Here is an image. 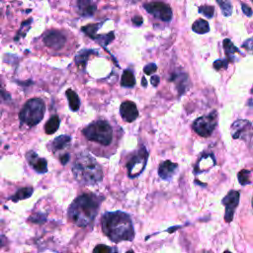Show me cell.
I'll return each mask as SVG.
<instances>
[{
  "label": "cell",
  "instance_id": "cell-1",
  "mask_svg": "<svg viewBox=\"0 0 253 253\" xmlns=\"http://www.w3.org/2000/svg\"><path fill=\"white\" fill-rule=\"evenodd\" d=\"M102 230L114 242L132 241L134 229L129 215L124 211H108L101 219Z\"/></svg>",
  "mask_w": 253,
  "mask_h": 253
},
{
  "label": "cell",
  "instance_id": "cell-2",
  "mask_svg": "<svg viewBox=\"0 0 253 253\" xmlns=\"http://www.w3.org/2000/svg\"><path fill=\"white\" fill-rule=\"evenodd\" d=\"M103 197L93 193L78 196L68 208V217L77 226H86L96 217Z\"/></svg>",
  "mask_w": 253,
  "mask_h": 253
},
{
  "label": "cell",
  "instance_id": "cell-3",
  "mask_svg": "<svg viewBox=\"0 0 253 253\" xmlns=\"http://www.w3.org/2000/svg\"><path fill=\"white\" fill-rule=\"evenodd\" d=\"M75 179L83 185H95L103 179L101 165L88 153H80L72 165Z\"/></svg>",
  "mask_w": 253,
  "mask_h": 253
},
{
  "label": "cell",
  "instance_id": "cell-4",
  "mask_svg": "<svg viewBox=\"0 0 253 253\" xmlns=\"http://www.w3.org/2000/svg\"><path fill=\"white\" fill-rule=\"evenodd\" d=\"M85 138L102 146H109L113 142L114 129L106 121H96L82 129Z\"/></svg>",
  "mask_w": 253,
  "mask_h": 253
},
{
  "label": "cell",
  "instance_id": "cell-5",
  "mask_svg": "<svg viewBox=\"0 0 253 253\" xmlns=\"http://www.w3.org/2000/svg\"><path fill=\"white\" fill-rule=\"evenodd\" d=\"M44 112L45 106L43 101L40 98H34L24 105L19 114V118L21 123L33 126L42 120Z\"/></svg>",
  "mask_w": 253,
  "mask_h": 253
},
{
  "label": "cell",
  "instance_id": "cell-6",
  "mask_svg": "<svg viewBox=\"0 0 253 253\" xmlns=\"http://www.w3.org/2000/svg\"><path fill=\"white\" fill-rule=\"evenodd\" d=\"M216 124H217V114L215 111H213L209 115L202 116L197 120H195L192 127L200 136L208 137L212 133L213 129L216 126Z\"/></svg>",
  "mask_w": 253,
  "mask_h": 253
},
{
  "label": "cell",
  "instance_id": "cell-7",
  "mask_svg": "<svg viewBox=\"0 0 253 253\" xmlns=\"http://www.w3.org/2000/svg\"><path fill=\"white\" fill-rule=\"evenodd\" d=\"M148 159V151L144 146H141L135 154L126 163L127 174L129 177L138 176L145 168Z\"/></svg>",
  "mask_w": 253,
  "mask_h": 253
},
{
  "label": "cell",
  "instance_id": "cell-8",
  "mask_svg": "<svg viewBox=\"0 0 253 253\" xmlns=\"http://www.w3.org/2000/svg\"><path fill=\"white\" fill-rule=\"evenodd\" d=\"M231 135L234 139L250 142L253 139V125L247 120H237L231 126Z\"/></svg>",
  "mask_w": 253,
  "mask_h": 253
},
{
  "label": "cell",
  "instance_id": "cell-9",
  "mask_svg": "<svg viewBox=\"0 0 253 253\" xmlns=\"http://www.w3.org/2000/svg\"><path fill=\"white\" fill-rule=\"evenodd\" d=\"M143 7L148 13L164 22H168L172 19V10L170 6L163 2H150L144 4Z\"/></svg>",
  "mask_w": 253,
  "mask_h": 253
},
{
  "label": "cell",
  "instance_id": "cell-10",
  "mask_svg": "<svg viewBox=\"0 0 253 253\" xmlns=\"http://www.w3.org/2000/svg\"><path fill=\"white\" fill-rule=\"evenodd\" d=\"M239 192L238 191H229L228 194L222 199L221 203L225 207L224 220L226 222H230L233 219V215L235 212V209L239 203Z\"/></svg>",
  "mask_w": 253,
  "mask_h": 253
},
{
  "label": "cell",
  "instance_id": "cell-11",
  "mask_svg": "<svg viewBox=\"0 0 253 253\" xmlns=\"http://www.w3.org/2000/svg\"><path fill=\"white\" fill-rule=\"evenodd\" d=\"M66 42V38L63 35V33L59 31H50L48 32L44 38H43V42L47 47L54 48V49H59L61 48Z\"/></svg>",
  "mask_w": 253,
  "mask_h": 253
},
{
  "label": "cell",
  "instance_id": "cell-12",
  "mask_svg": "<svg viewBox=\"0 0 253 253\" xmlns=\"http://www.w3.org/2000/svg\"><path fill=\"white\" fill-rule=\"evenodd\" d=\"M120 114L124 121L127 123L133 122L138 117V111L136 105L131 101H126L122 103L120 107Z\"/></svg>",
  "mask_w": 253,
  "mask_h": 253
},
{
  "label": "cell",
  "instance_id": "cell-13",
  "mask_svg": "<svg viewBox=\"0 0 253 253\" xmlns=\"http://www.w3.org/2000/svg\"><path fill=\"white\" fill-rule=\"evenodd\" d=\"M26 158L29 164L34 168V170L38 173H45L47 171V164L44 158H41L34 151H29L26 154Z\"/></svg>",
  "mask_w": 253,
  "mask_h": 253
},
{
  "label": "cell",
  "instance_id": "cell-14",
  "mask_svg": "<svg viewBox=\"0 0 253 253\" xmlns=\"http://www.w3.org/2000/svg\"><path fill=\"white\" fill-rule=\"evenodd\" d=\"M177 168H178V165L176 163H173L170 160L163 161L159 164L158 175L163 180H170L176 173Z\"/></svg>",
  "mask_w": 253,
  "mask_h": 253
},
{
  "label": "cell",
  "instance_id": "cell-15",
  "mask_svg": "<svg viewBox=\"0 0 253 253\" xmlns=\"http://www.w3.org/2000/svg\"><path fill=\"white\" fill-rule=\"evenodd\" d=\"M77 7L82 16L91 17L97 9L96 0H77Z\"/></svg>",
  "mask_w": 253,
  "mask_h": 253
},
{
  "label": "cell",
  "instance_id": "cell-16",
  "mask_svg": "<svg viewBox=\"0 0 253 253\" xmlns=\"http://www.w3.org/2000/svg\"><path fill=\"white\" fill-rule=\"evenodd\" d=\"M215 164L214 162V158L211 154H206V155H203L200 160L198 161L197 165H196V168H195V172L196 173H201L203 171H206L207 169L211 168V166H213Z\"/></svg>",
  "mask_w": 253,
  "mask_h": 253
},
{
  "label": "cell",
  "instance_id": "cell-17",
  "mask_svg": "<svg viewBox=\"0 0 253 253\" xmlns=\"http://www.w3.org/2000/svg\"><path fill=\"white\" fill-rule=\"evenodd\" d=\"M71 137L69 135H59L51 142V148L53 151H59L69 145Z\"/></svg>",
  "mask_w": 253,
  "mask_h": 253
},
{
  "label": "cell",
  "instance_id": "cell-18",
  "mask_svg": "<svg viewBox=\"0 0 253 253\" xmlns=\"http://www.w3.org/2000/svg\"><path fill=\"white\" fill-rule=\"evenodd\" d=\"M223 47L229 61H234V53H240V50L231 42L229 39L223 40Z\"/></svg>",
  "mask_w": 253,
  "mask_h": 253
},
{
  "label": "cell",
  "instance_id": "cell-19",
  "mask_svg": "<svg viewBox=\"0 0 253 253\" xmlns=\"http://www.w3.org/2000/svg\"><path fill=\"white\" fill-rule=\"evenodd\" d=\"M66 97L68 99L70 110L73 112H76L80 107V100H79L78 95L75 93V91L68 89L66 91Z\"/></svg>",
  "mask_w": 253,
  "mask_h": 253
},
{
  "label": "cell",
  "instance_id": "cell-20",
  "mask_svg": "<svg viewBox=\"0 0 253 253\" xmlns=\"http://www.w3.org/2000/svg\"><path fill=\"white\" fill-rule=\"evenodd\" d=\"M33 192H34V189L32 187L22 188V189L18 190L12 197H10V200H12L13 202H18V201H21V200L28 199L32 196Z\"/></svg>",
  "mask_w": 253,
  "mask_h": 253
},
{
  "label": "cell",
  "instance_id": "cell-21",
  "mask_svg": "<svg viewBox=\"0 0 253 253\" xmlns=\"http://www.w3.org/2000/svg\"><path fill=\"white\" fill-rule=\"evenodd\" d=\"M192 30L197 34H206L210 31L209 23L204 19H198L194 22L192 26Z\"/></svg>",
  "mask_w": 253,
  "mask_h": 253
},
{
  "label": "cell",
  "instance_id": "cell-22",
  "mask_svg": "<svg viewBox=\"0 0 253 253\" xmlns=\"http://www.w3.org/2000/svg\"><path fill=\"white\" fill-rule=\"evenodd\" d=\"M59 118L57 116H52L45 124L44 129L46 134H52L54 133L58 127H59Z\"/></svg>",
  "mask_w": 253,
  "mask_h": 253
},
{
  "label": "cell",
  "instance_id": "cell-23",
  "mask_svg": "<svg viewBox=\"0 0 253 253\" xmlns=\"http://www.w3.org/2000/svg\"><path fill=\"white\" fill-rule=\"evenodd\" d=\"M135 84L134 75L130 70H125L122 75L121 85L124 87H133Z\"/></svg>",
  "mask_w": 253,
  "mask_h": 253
},
{
  "label": "cell",
  "instance_id": "cell-24",
  "mask_svg": "<svg viewBox=\"0 0 253 253\" xmlns=\"http://www.w3.org/2000/svg\"><path fill=\"white\" fill-rule=\"evenodd\" d=\"M103 23H99V24H91V25H87L85 27L82 28V31L87 35L89 36L90 38L92 39H96L97 37V31L100 29V27L102 26Z\"/></svg>",
  "mask_w": 253,
  "mask_h": 253
},
{
  "label": "cell",
  "instance_id": "cell-25",
  "mask_svg": "<svg viewBox=\"0 0 253 253\" xmlns=\"http://www.w3.org/2000/svg\"><path fill=\"white\" fill-rule=\"evenodd\" d=\"M216 2L220 7L222 15L225 17H229L232 13V6L230 0H216Z\"/></svg>",
  "mask_w": 253,
  "mask_h": 253
},
{
  "label": "cell",
  "instance_id": "cell-26",
  "mask_svg": "<svg viewBox=\"0 0 253 253\" xmlns=\"http://www.w3.org/2000/svg\"><path fill=\"white\" fill-rule=\"evenodd\" d=\"M91 53H94V51L93 50H86V49L81 50L80 52L77 53V55L75 57L76 63L78 65H85V63H86V61L89 57V54H91Z\"/></svg>",
  "mask_w": 253,
  "mask_h": 253
},
{
  "label": "cell",
  "instance_id": "cell-27",
  "mask_svg": "<svg viewBox=\"0 0 253 253\" xmlns=\"http://www.w3.org/2000/svg\"><path fill=\"white\" fill-rule=\"evenodd\" d=\"M237 177H238V182L244 186V185H247L250 183V171L249 170H246V169H243L241 170L240 172H238L237 174Z\"/></svg>",
  "mask_w": 253,
  "mask_h": 253
},
{
  "label": "cell",
  "instance_id": "cell-28",
  "mask_svg": "<svg viewBox=\"0 0 253 253\" xmlns=\"http://www.w3.org/2000/svg\"><path fill=\"white\" fill-rule=\"evenodd\" d=\"M93 253H118L116 248L107 246L105 244H99L93 249Z\"/></svg>",
  "mask_w": 253,
  "mask_h": 253
},
{
  "label": "cell",
  "instance_id": "cell-29",
  "mask_svg": "<svg viewBox=\"0 0 253 253\" xmlns=\"http://www.w3.org/2000/svg\"><path fill=\"white\" fill-rule=\"evenodd\" d=\"M95 40H96V41H98V42H100V44H101V45L106 46L110 42H112V41L114 40V34L111 32V33H109V34H107V35L97 36Z\"/></svg>",
  "mask_w": 253,
  "mask_h": 253
},
{
  "label": "cell",
  "instance_id": "cell-30",
  "mask_svg": "<svg viewBox=\"0 0 253 253\" xmlns=\"http://www.w3.org/2000/svg\"><path fill=\"white\" fill-rule=\"evenodd\" d=\"M199 12L203 15H205L208 18H211L214 14V8L212 6H209V5H204L201 6L199 8Z\"/></svg>",
  "mask_w": 253,
  "mask_h": 253
},
{
  "label": "cell",
  "instance_id": "cell-31",
  "mask_svg": "<svg viewBox=\"0 0 253 253\" xmlns=\"http://www.w3.org/2000/svg\"><path fill=\"white\" fill-rule=\"evenodd\" d=\"M227 63H228L227 59H218V60H215L213 62V67L216 70H219L221 68H226L227 67Z\"/></svg>",
  "mask_w": 253,
  "mask_h": 253
},
{
  "label": "cell",
  "instance_id": "cell-32",
  "mask_svg": "<svg viewBox=\"0 0 253 253\" xmlns=\"http://www.w3.org/2000/svg\"><path fill=\"white\" fill-rule=\"evenodd\" d=\"M157 69V66L155 63H148L147 65L144 66L143 68V71L146 73V74H151L153 72H155Z\"/></svg>",
  "mask_w": 253,
  "mask_h": 253
},
{
  "label": "cell",
  "instance_id": "cell-33",
  "mask_svg": "<svg viewBox=\"0 0 253 253\" xmlns=\"http://www.w3.org/2000/svg\"><path fill=\"white\" fill-rule=\"evenodd\" d=\"M241 8H242L243 13H244L247 17H251V16L253 15L252 9H251L249 6H247L245 3H241Z\"/></svg>",
  "mask_w": 253,
  "mask_h": 253
},
{
  "label": "cell",
  "instance_id": "cell-34",
  "mask_svg": "<svg viewBox=\"0 0 253 253\" xmlns=\"http://www.w3.org/2000/svg\"><path fill=\"white\" fill-rule=\"evenodd\" d=\"M242 47H244L245 49H252L253 48V39H248L246 40L243 44Z\"/></svg>",
  "mask_w": 253,
  "mask_h": 253
},
{
  "label": "cell",
  "instance_id": "cell-35",
  "mask_svg": "<svg viewBox=\"0 0 253 253\" xmlns=\"http://www.w3.org/2000/svg\"><path fill=\"white\" fill-rule=\"evenodd\" d=\"M131 21H132L133 25H135V26H140V25L142 24V22H143V19H142L140 16H134Z\"/></svg>",
  "mask_w": 253,
  "mask_h": 253
},
{
  "label": "cell",
  "instance_id": "cell-36",
  "mask_svg": "<svg viewBox=\"0 0 253 253\" xmlns=\"http://www.w3.org/2000/svg\"><path fill=\"white\" fill-rule=\"evenodd\" d=\"M150 82H151V84H152L153 86H157L158 83H159V77L156 76V75L152 76V77L150 78Z\"/></svg>",
  "mask_w": 253,
  "mask_h": 253
},
{
  "label": "cell",
  "instance_id": "cell-37",
  "mask_svg": "<svg viewBox=\"0 0 253 253\" xmlns=\"http://www.w3.org/2000/svg\"><path fill=\"white\" fill-rule=\"evenodd\" d=\"M69 155L68 154H63L61 157H60V162H61V164H66L68 161H69Z\"/></svg>",
  "mask_w": 253,
  "mask_h": 253
},
{
  "label": "cell",
  "instance_id": "cell-38",
  "mask_svg": "<svg viewBox=\"0 0 253 253\" xmlns=\"http://www.w3.org/2000/svg\"><path fill=\"white\" fill-rule=\"evenodd\" d=\"M141 84L143 85V87H146V85H147V82H146V79L144 78V77H142V79H141Z\"/></svg>",
  "mask_w": 253,
  "mask_h": 253
},
{
  "label": "cell",
  "instance_id": "cell-39",
  "mask_svg": "<svg viewBox=\"0 0 253 253\" xmlns=\"http://www.w3.org/2000/svg\"><path fill=\"white\" fill-rule=\"evenodd\" d=\"M223 253H231V252H230V251H228V250H226V251H224Z\"/></svg>",
  "mask_w": 253,
  "mask_h": 253
},
{
  "label": "cell",
  "instance_id": "cell-40",
  "mask_svg": "<svg viewBox=\"0 0 253 253\" xmlns=\"http://www.w3.org/2000/svg\"><path fill=\"white\" fill-rule=\"evenodd\" d=\"M126 253H133V252L130 250V251H128V252H126Z\"/></svg>",
  "mask_w": 253,
  "mask_h": 253
},
{
  "label": "cell",
  "instance_id": "cell-41",
  "mask_svg": "<svg viewBox=\"0 0 253 253\" xmlns=\"http://www.w3.org/2000/svg\"><path fill=\"white\" fill-rule=\"evenodd\" d=\"M252 207H253V199H252Z\"/></svg>",
  "mask_w": 253,
  "mask_h": 253
},
{
  "label": "cell",
  "instance_id": "cell-42",
  "mask_svg": "<svg viewBox=\"0 0 253 253\" xmlns=\"http://www.w3.org/2000/svg\"><path fill=\"white\" fill-rule=\"evenodd\" d=\"M251 1H252V3H253V0H251Z\"/></svg>",
  "mask_w": 253,
  "mask_h": 253
}]
</instances>
